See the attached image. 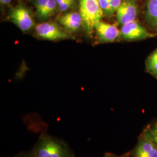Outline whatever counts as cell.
<instances>
[{
    "instance_id": "obj_1",
    "label": "cell",
    "mask_w": 157,
    "mask_h": 157,
    "mask_svg": "<svg viewBox=\"0 0 157 157\" xmlns=\"http://www.w3.org/2000/svg\"><path fill=\"white\" fill-rule=\"evenodd\" d=\"M32 151L35 157H75L65 141L47 134L40 137Z\"/></svg>"
},
{
    "instance_id": "obj_2",
    "label": "cell",
    "mask_w": 157,
    "mask_h": 157,
    "mask_svg": "<svg viewBox=\"0 0 157 157\" xmlns=\"http://www.w3.org/2000/svg\"><path fill=\"white\" fill-rule=\"evenodd\" d=\"M80 13L89 33H91L103 15L99 0H80Z\"/></svg>"
},
{
    "instance_id": "obj_3",
    "label": "cell",
    "mask_w": 157,
    "mask_h": 157,
    "mask_svg": "<svg viewBox=\"0 0 157 157\" xmlns=\"http://www.w3.org/2000/svg\"><path fill=\"white\" fill-rule=\"evenodd\" d=\"M121 37L125 40L136 41L153 37V34L136 21L122 25L120 30Z\"/></svg>"
},
{
    "instance_id": "obj_4",
    "label": "cell",
    "mask_w": 157,
    "mask_h": 157,
    "mask_svg": "<svg viewBox=\"0 0 157 157\" xmlns=\"http://www.w3.org/2000/svg\"><path fill=\"white\" fill-rule=\"evenodd\" d=\"M10 18L12 22L22 31H28L34 26V21L28 10L19 5L12 10Z\"/></svg>"
},
{
    "instance_id": "obj_5",
    "label": "cell",
    "mask_w": 157,
    "mask_h": 157,
    "mask_svg": "<svg viewBox=\"0 0 157 157\" xmlns=\"http://www.w3.org/2000/svg\"><path fill=\"white\" fill-rule=\"evenodd\" d=\"M36 32L40 37L48 40H58L69 38L68 34L55 23H40L36 26Z\"/></svg>"
},
{
    "instance_id": "obj_6",
    "label": "cell",
    "mask_w": 157,
    "mask_h": 157,
    "mask_svg": "<svg viewBox=\"0 0 157 157\" xmlns=\"http://www.w3.org/2000/svg\"><path fill=\"white\" fill-rule=\"evenodd\" d=\"M137 6L135 0H124L117 11L118 23L122 25L136 21Z\"/></svg>"
},
{
    "instance_id": "obj_7",
    "label": "cell",
    "mask_w": 157,
    "mask_h": 157,
    "mask_svg": "<svg viewBox=\"0 0 157 157\" xmlns=\"http://www.w3.org/2000/svg\"><path fill=\"white\" fill-rule=\"evenodd\" d=\"M130 154L133 157H157V149L150 141L141 135Z\"/></svg>"
},
{
    "instance_id": "obj_8",
    "label": "cell",
    "mask_w": 157,
    "mask_h": 157,
    "mask_svg": "<svg viewBox=\"0 0 157 157\" xmlns=\"http://www.w3.org/2000/svg\"><path fill=\"white\" fill-rule=\"evenodd\" d=\"M95 29L98 38L103 42H112L120 36V31L115 26L101 21L97 23Z\"/></svg>"
},
{
    "instance_id": "obj_9",
    "label": "cell",
    "mask_w": 157,
    "mask_h": 157,
    "mask_svg": "<svg viewBox=\"0 0 157 157\" xmlns=\"http://www.w3.org/2000/svg\"><path fill=\"white\" fill-rule=\"evenodd\" d=\"M59 22L65 28L72 32L77 31L84 25L80 13L76 12L65 13L60 18Z\"/></svg>"
},
{
    "instance_id": "obj_10",
    "label": "cell",
    "mask_w": 157,
    "mask_h": 157,
    "mask_svg": "<svg viewBox=\"0 0 157 157\" xmlns=\"http://www.w3.org/2000/svg\"><path fill=\"white\" fill-rule=\"evenodd\" d=\"M146 19L150 26L155 27L157 22V0H148Z\"/></svg>"
},
{
    "instance_id": "obj_11",
    "label": "cell",
    "mask_w": 157,
    "mask_h": 157,
    "mask_svg": "<svg viewBox=\"0 0 157 157\" xmlns=\"http://www.w3.org/2000/svg\"><path fill=\"white\" fill-rule=\"evenodd\" d=\"M141 135L150 141L157 149V121L147 124Z\"/></svg>"
},
{
    "instance_id": "obj_12",
    "label": "cell",
    "mask_w": 157,
    "mask_h": 157,
    "mask_svg": "<svg viewBox=\"0 0 157 157\" xmlns=\"http://www.w3.org/2000/svg\"><path fill=\"white\" fill-rule=\"evenodd\" d=\"M146 69L148 73L157 78V49L147 58Z\"/></svg>"
},
{
    "instance_id": "obj_13",
    "label": "cell",
    "mask_w": 157,
    "mask_h": 157,
    "mask_svg": "<svg viewBox=\"0 0 157 157\" xmlns=\"http://www.w3.org/2000/svg\"><path fill=\"white\" fill-rule=\"evenodd\" d=\"M56 0H49L44 10L38 16L40 18L45 19L48 17H50L51 15L56 11Z\"/></svg>"
},
{
    "instance_id": "obj_14",
    "label": "cell",
    "mask_w": 157,
    "mask_h": 157,
    "mask_svg": "<svg viewBox=\"0 0 157 157\" xmlns=\"http://www.w3.org/2000/svg\"><path fill=\"white\" fill-rule=\"evenodd\" d=\"M99 4L103 13L107 16L112 15L113 13L108 0H99Z\"/></svg>"
},
{
    "instance_id": "obj_15",
    "label": "cell",
    "mask_w": 157,
    "mask_h": 157,
    "mask_svg": "<svg viewBox=\"0 0 157 157\" xmlns=\"http://www.w3.org/2000/svg\"><path fill=\"white\" fill-rule=\"evenodd\" d=\"M49 0H36L35 1V6L36 8V12L37 16L44 10Z\"/></svg>"
},
{
    "instance_id": "obj_16",
    "label": "cell",
    "mask_w": 157,
    "mask_h": 157,
    "mask_svg": "<svg viewBox=\"0 0 157 157\" xmlns=\"http://www.w3.org/2000/svg\"><path fill=\"white\" fill-rule=\"evenodd\" d=\"M75 0H65L58 4L59 10L61 12L69 10L75 3Z\"/></svg>"
},
{
    "instance_id": "obj_17",
    "label": "cell",
    "mask_w": 157,
    "mask_h": 157,
    "mask_svg": "<svg viewBox=\"0 0 157 157\" xmlns=\"http://www.w3.org/2000/svg\"><path fill=\"white\" fill-rule=\"evenodd\" d=\"M111 8L112 13L115 12L117 11L119 7L121 5L122 1V0H108Z\"/></svg>"
},
{
    "instance_id": "obj_18",
    "label": "cell",
    "mask_w": 157,
    "mask_h": 157,
    "mask_svg": "<svg viewBox=\"0 0 157 157\" xmlns=\"http://www.w3.org/2000/svg\"><path fill=\"white\" fill-rule=\"evenodd\" d=\"M14 157H35L33 152L31 151L21 152L17 154Z\"/></svg>"
},
{
    "instance_id": "obj_19",
    "label": "cell",
    "mask_w": 157,
    "mask_h": 157,
    "mask_svg": "<svg viewBox=\"0 0 157 157\" xmlns=\"http://www.w3.org/2000/svg\"><path fill=\"white\" fill-rule=\"evenodd\" d=\"M104 157H129L127 155H117L116 154H114L113 153H110V152H107L104 154Z\"/></svg>"
},
{
    "instance_id": "obj_20",
    "label": "cell",
    "mask_w": 157,
    "mask_h": 157,
    "mask_svg": "<svg viewBox=\"0 0 157 157\" xmlns=\"http://www.w3.org/2000/svg\"><path fill=\"white\" fill-rule=\"evenodd\" d=\"M11 0H0L1 4L2 5H7L11 2Z\"/></svg>"
},
{
    "instance_id": "obj_21",
    "label": "cell",
    "mask_w": 157,
    "mask_h": 157,
    "mask_svg": "<svg viewBox=\"0 0 157 157\" xmlns=\"http://www.w3.org/2000/svg\"><path fill=\"white\" fill-rule=\"evenodd\" d=\"M56 1L57 4H59L61 3V2H62L63 1H65V0H56Z\"/></svg>"
},
{
    "instance_id": "obj_22",
    "label": "cell",
    "mask_w": 157,
    "mask_h": 157,
    "mask_svg": "<svg viewBox=\"0 0 157 157\" xmlns=\"http://www.w3.org/2000/svg\"><path fill=\"white\" fill-rule=\"evenodd\" d=\"M155 29H156V30H157V23H156V24H155Z\"/></svg>"
}]
</instances>
